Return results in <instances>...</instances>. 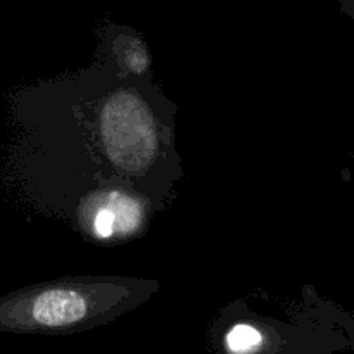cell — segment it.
<instances>
[{
    "mask_svg": "<svg viewBox=\"0 0 354 354\" xmlns=\"http://www.w3.org/2000/svg\"><path fill=\"white\" fill-rule=\"evenodd\" d=\"M111 57L124 75L144 76L151 68V55L144 41L124 31L111 40Z\"/></svg>",
    "mask_w": 354,
    "mask_h": 354,
    "instance_id": "obj_3",
    "label": "cell"
},
{
    "mask_svg": "<svg viewBox=\"0 0 354 354\" xmlns=\"http://www.w3.org/2000/svg\"><path fill=\"white\" fill-rule=\"evenodd\" d=\"M100 147L128 178L145 176L161 154V137L147 107L135 93L118 90L102 100L97 114Z\"/></svg>",
    "mask_w": 354,
    "mask_h": 354,
    "instance_id": "obj_2",
    "label": "cell"
},
{
    "mask_svg": "<svg viewBox=\"0 0 354 354\" xmlns=\"http://www.w3.org/2000/svg\"><path fill=\"white\" fill-rule=\"evenodd\" d=\"M339 7L346 16L354 19V0H339Z\"/></svg>",
    "mask_w": 354,
    "mask_h": 354,
    "instance_id": "obj_5",
    "label": "cell"
},
{
    "mask_svg": "<svg viewBox=\"0 0 354 354\" xmlns=\"http://www.w3.org/2000/svg\"><path fill=\"white\" fill-rule=\"evenodd\" d=\"M353 156H354V154H353Z\"/></svg>",
    "mask_w": 354,
    "mask_h": 354,
    "instance_id": "obj_6",
    "label": "cell"
},
{
    "mask_svg": "<svg viewBox=\"0 0 354 354\" xmlns=\"http://www.w3.org/2000/svg\"><path fill=\"white\" fill-rule=\"evenodd\" d=\"M339 322H341L342 330H344L346 337H348V349L354 351V313H346V311L341 310Z\"/></svg>",
    "mask_w": 354,
    "mask_h": 354,
    "instance_id": "obj_4",
    "label": "cell"
},
{
    "mask_svg": "<svg viewBox=\"0 0 354 354\" xmlns=\"http://www.w3.org/2000/svg\"><path fill=\"white\" fill-rule=\"evenodd\" d=\"M158 290L156 280L76 277L24 287L0 297V332L59 335L102 327Z\"/></svg>",
    "mask_w": 354,
    "mask_h": 354,
    "instance_id": "obj_1",
    "label": "cell"
}]
</instances>
